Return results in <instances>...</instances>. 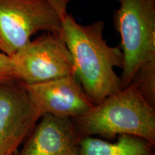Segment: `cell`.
I'll return each mask as SVG.
<instances>
[{"label":"cell","mask_w":155,"mask_h":155,"mask_svg":"<svg viewBox=\"0 0 155 155\" xmlns=\"http://www.w3.org/2000/svg\"><path fill=\"white\" fill-rule=\"evenodd\" d=\"M104 22L78 23L68 14L63 23V36L72 56L75 75L94 105L121 89L115 68L121 69L120 47L108 45L104 38Z\"/></svg>","instance_id":"6da1fadb"},{"label":"cell","mask_w":155,"mask_h":155,"mask_svg":"<svg viewBox=\"0 0 155 155\" xmlns=\"http://www.w3.org/2000/svg\"><path fill=\"white\" fill-rule=\"evenodd\" d=\"M121 40V89L134 85L155 106V0H115Z\"/></svg>","instance_id":"7a4b0ae2"},{"label":"cell","mask_w":155,"mask_h":155,"mask_svg":"<svg viewBox=\"0 0 155 155\" xmlns=\"http://www.w3.org/2000/svg\"><path fill=\"white\" fill-rule=\"evenodd\" d=\"M81 139L110 141L128 135L155 145V106L134 85L122 88L72 119Z\"/></svg>","instance_id":"3957f363"},{"label":"cell","mask_w":155,"mask_h":155,"mask_svg":"<svg viewBox=\"0 0 155 155\" xmlns=\"http://www.w3.org/2000/svg\"><path fill=\"white\" fill-rule=\"evenodd\" d=\"M67 15L49 0H0V51L11 57L39 31L62 33Z\"/></svg>","instance_id":"277c9868"},{"label":"cell","mask_w":155,"mask_h":155,"mask_svg":"<svg viewBox=\"0 0 155 155\" xmlns=\"http://www.w3.org/2000/svg\"><path fill=\"white\" fill-rule=\"evenodd\" d=\"M17 79L25 85L75 75V68L61 34L45 32L11 56Z\"/></svg>","instance_id":"5b68a950"},{"label":"cell","mask_w":155,"mask_h":155,"mask_svg":"<svg viewBox=\"0 0 155 155\" xmlns=\"http://www.w3.org/2000/svg\"><path fill=\"white\" fill-rule=\"evenodd\" d=\"M41 116L22 83H0V155H17Z\"/></svg>","instance_id":"8992f818"},{"label":"cell","mask_w":155,"mask_h":155,"mask_svg":"<svg viewBox=\"0 0 155 155\" xmlns=\"http://www.w3.org/2000/svg\"><path fill=\"white\" fill-rule=\"evenodd\" d=\"M24 86L41 116L49 114L73 119L94 106L75 75Z\"/></svg>","instance_id":"52a82bcc"},{"label":"cell","mask_w":155,"mask_h":155,"mask_svg":"<svg viewBox=\"0 0 155 155\" xmlns=\"http://www.w3.org/2000/svg\"><path fill=\"white\" fill-rule=\"evenodd\" d=\"M81 140L72 119L45 114L17 155H80Z\"/></svg>","instance_id":"ba28073f"},{"label":"cell","mask_w":155,"mask_h":155,"mask_svg":"<svg viewBox=\"0 0 155 155\" xmlns=\"http://www.w3.org/2000/svg\"><path fill=\"white\" fill-rule=\"evenodd\" d=\"M80 155H155L154 145L144 139L133 136L121 135L116 141L105 140L98 137L82 138Z\"/></svg>","instance_id":"9c48e42d"},{"label":"cell","mask_w":155,"mask_h":155,"mask_svg":"<svg viewBox=\"0 0 155 155\" xmlns=\"http://www.w3.org/2000/svg\"><path fill=\"white\" fill-rule=\"evenodd\" d=\"M19 81L11 58L0 51V83Z\"/></svg>","instance_id":"30bf717a"},{"label":"cell","mask_w":155,"mask_h":155,"mask_svg":"<svg viewBox=\"0 0 155 155\" xmlns=\"http://www.w3.org/2000/svg\"><path fill=\"white\" fill-rule=\"evenodd\" d=\"M62 12L67 13V7L71 0H49Z\"/></svg>","instance_id":"8fae6325"}]
</instances>
